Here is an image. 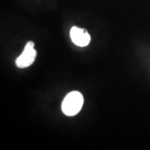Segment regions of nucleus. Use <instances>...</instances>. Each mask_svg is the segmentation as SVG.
<instances>
[{
	"label": "nucleus",
	"instance_id": "1",
	"mask_svg": "<svg viewBox=\"0 0 150 150\" xmlns=\"http://www.w3.org/2000/svg\"><path fill=\"white\" fill-rule=\"evenodd\" d=\"M83 104V97L79 92L68 93L62 103V111L67 116H74L79 113Z\"/></svg>",
	"mask_w": 150,
	"mask_h": 150
},
{
	"label": "nucleus",
	"instance_id": "3",
	"mask_svg": "<svg viewBox=\"0 0 150 150\" xmlns=\"http://www.w3.org/2000/svg\"><path fill=\"white\" fill-rule=\"evenodd\" d=\"M70 38L72 42L79 47H85L91 41V37L85 29L75 26L70 30Z\"/></svg>",
	"mask_w": 150,
	"mask_h": 150
},
{
	"label": "nucleus",
	"instance_id": "2",
	"mask_svg": "<svg viewBox=\"0 0 150 150\" xmlns=\"http://www.w3.org/2000/svg\"><path fill=\"white\" fill-rule=\"evenodd\" d=\"M37 56V52L34 49V43L32 41H29L27 43L24 50L20 54L19 57H18L15 61L16 65L20 69L28 68L30 65L33 64Z\"/></svg>",
	"mask_w": 150,
	"mask_h": 150
}]
</instances>
